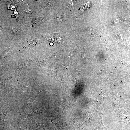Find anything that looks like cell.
Returning <instances> with one entry per match:
<instances>
[{
  "instance_id": "obj_3",
  "label": "cell",
  "mask_w": 130,
  "mask_h": 130,
  "mask_svg": "<svg viewBox=\"0 0 130 130\" xmlns=\"http://www.w3.org/2000/svg\"><path fill=\"white\" fill-rule=\"evenodd\" d=\"M86 31L90 35H94L95 33L94 30L92 29H88L86 30Z\"/></svg>"
},
{
  "instance_id": "obj_1",
  "label": "cell",
  "mask_w": 130,
  "mask_h": 130,
  "mask_svg": "<svg viewBox=\"0 0 130 130\" xmlns=\"http://www.w3.org/2000/svg\"><path fill=\"white\" fill-rule=\"evenodd\" d=\"M40 112V110L38 108H36L31 114H29L24 119H32L39 114Z\"/></svg>"
},
{
  "instance_id": "obj_4",
  "label": "cell",
  "mask_w": 130,
  "mask_h": 130,
  "mask_svg": "<svg viewBox=\"0 0 130 130\" xmlns=\"http://www.w3.org/2000/svg\"><path fill=\"white\" fill-rule=\"evenodd\" d=\"M124 22L126 25H129L130 24V19L129 18H125L124 20Z\"/></svg>"
},
{
  "instance_id": "obj_5",
  "label": "cell",
  "mask_w": 130,
  "mask_h": 130,
  "mask_svg": "<svg viewBox=\"0 0 130 130\" xmlns=\"http://www.w3.org/2000/svg\"><path fill=\"white\" fill-rule=\"evenodd\" d=\"M25 11L28 14H31L33 12V11L29 10V9H27L25 10Z\"/></svg>"
},
{
  "instance_id": "obj_2",
  "label": "cell",
  "mask_w": 130,
  "mask_h": 130,
  "mask_svg": "<svg viewBox=\"0 0 130 130\" xmlns=\"http://www.w3.org/2000/svg\"><path fill=\"white\" fill-rule=\"evenodd\" d=\"M8 111H6L3 114L0 115V123L4 127H5V119L6 116L8 113Z\"/></svg>"
}]
</instances>
